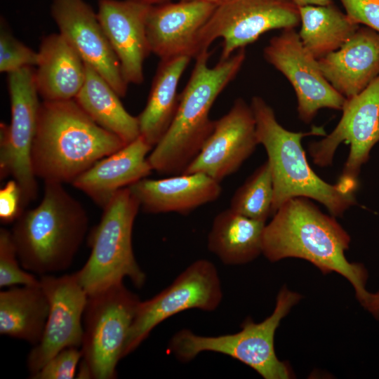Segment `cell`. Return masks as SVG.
Masks as SVG:
<instances>
[{"instance_id": "36", "label": "cell", "mask_w": 379, "mask_h": 379, "mask_svg": "<svg viewBox=\"0 0 379 379\" xmlns=\"http://www.w3.org/2000/svg\"><path fill=\"white\" fill-rule=\"evenodd\" d=\"M133 1H139V2H142L144 4L154 6V5H158V4H164L166 2L171 1L172 0H133Z\"/></svg>"}, {"instance_id": "18", "label": "cell", "mask_w": 379, "mask_h": 379, "mask_svg": "<svg viewBox=\"0 0 379 379\" xmlns=\"http://www.w3.org/2000/svg\"><path fill=\"white\" fill-rule=\"evenodd\" d=\"M217 4L197 1H168L152 6L147 20L151 53L160 60L182 55L196 58L199 31Z\"/></svg>"}, {"instance_id": "22", "label": "cell", "mask_w": 379, "mask_h": 379, "mask_svg": "<svg viewBox=\"0 0 379 379\" xmlns=\"http://www.w3.org/2000/svg\"><path fill=\"white\" fill-rule=\"evenodd\" d=\"M35 84L44 101L76 98L86 79V64L77 51L60 33L43 37L39 50Z\"/></svg>"}, {"instance_id": "19", "label": "cell", "mask_w": 379, "mask_h": 379, "mask_svg": "<svg viewBox=\"0 0 379 379\" xmlns=\"http://www.w3.org/2000/svg\"><path fill=\"white\" fill-rule=\"evenodd\" d=\"M152 149L140 135L96 161L77 176L72 185L103 208L119 190L152 173L153 170L147 157Z\"/></svg>"}, {"instance_id": "1", "label": "cell", "mask_w": 379, "mask_h": 379, "mask_svg": "<svg viewBox=\"0 0 379 379\" xmlns=\"http://www.w3.org/2000/svg\"><path fill=\"white\" fill-rule=\"evenodd\" d=\"M310 199L293 197L277 209L265 225L262 254L271 262L303 259L324 274H339L352 284L362 305L370 293L368 271L363 264L347 260L350 235L334 216L324 214Z\"/></svg>"}, {"instance_id": "29", "label": "cell", "mask_w": 379, "mask_h": 379, "mask_svg": "<svg viewBox=\"0 0 379 379\" xmlns=\"http://www.w3.org/2000/svg\"><path fill=\"white\" fill-rule=\"evenodd\" d=\"M39 279L21 266L11 232L0 230V287L39 285Z\"/></svg>"}, {"instance_id": "26", "label": "cell", "mask_w": 379, "mask_h": 379, "mask_svg": "<svg viewBox=\"0 0 379 379\" xmlns=\"http://www.w3.org/2000/svg\"><path fill=\"white\" fill-rule=\"evenodd\" d=\"M86 64L84 84L74 98L99 126L114 133L126 144L140 136L137 117L129 114L119 95L91 66Z\"/></svg>"}, {"instance_id": "21", "label": "cell", "mask_w": 379, "mask_h": 379, "mask_svg": "<svg viewBox=\"0 0 379 379\" xmlns=\"http://www.w3.org/2000/svg\"><path fill=\"white\" fill-rule=\"evenodd\" d=\"M149 213L187 214L218 199L220 182L203 173H181L162 179L142 178L129 187Z\"/></svg>"}, {"instance_id": "3", "label": "cell", "mask_w": 379, "mask_h": 379, "mask_svg": "<svg viewBox=\"0 0 379 379\" xmlns=\"http://www.w3.org/2000/svg\"><path fill=\"white\" fill-rule=\"evenodd\" d=\"M208 50L200 52L168 131L147 157L153 171L161 175L182 173L200 152L214 127L209 117L219 95L234 80L245 60V48L211 67Z\"/></svg>"}, {"instance_id": "6", "label": "cell", "mask_w": 379, "mask_h": 379, "mask_svg": "<svg viewBox=\"0 0 379 379\" xmlns=\"http://www.w3.org/2000/svg\"><path fill=\"white\" fill-rule=\"evenodd\" d=\"M301 298L300 293L283 286L272 313L262 321L255 323L248 318L239 331L217 336L197 335L183 328L171 337L168 353L182 362H189L204 352L220 353L248 366L265 379L293 378L289 364L276 354L274 335L281 320Z\"/></svg>"}, {"instance_id": "30", "label": "cell", "mask_w": 379, "mask_h": 379, "mask_svg": "<svg viewBox=\"0 0 379 379\" xmlns=\"http://www.w3.org/2000/svg\"><path fill=\"white\" fill-rule=\"evenodd\" d=\"M2 22L0 32V72L9 74L23 67L36 66L38 52L18 40L5 26L4 20Z\"/></svg>"}, {"instance_id": "13", "label": "cell", "mask_w": 379, "mask_h": 379, "mask_svg": "<svg viewBox=\"0 0 379 379\" xmlns=\"http://www.w3.org/2000/svg\"><path fill=\"white\" fill-rule=\"evenodd\" d=\"M263 56L292 85L302 121L310 123L322 108L343 109L346 98L324 77L317 60L304 47L295 29H283L274 36L265 47Z\"/></svg>"}, {"instance_id": "15", "label": "cell", "mask_w": 379, "mask_h": 379, "mask_svg": "<svg viewBox=\"0 0 379 379\" xmlns=\"http://www.w3.org/2000/svg\"><path fill=\"white\" fill-rule=\"evenodd\" d=\"M258 145L251 107L238 98L227 114L214 121L212 133L182 173H203L220 182L234 173Z\"/></svg>"}, {"instance_id": "17", "label": "cell", "mask_w": 379, "mask_h": 379, "mask_svg": "<svg viewBox=\"0 0 379 379\" xmlns=\"http://www.w3.org/2000/svg\"><path fill=\"white\" fill-rule=\"evenodd\" d=\"M97 15L128 84L144 81V62L151 53L147 20L152 5L133 0H98Z\"/></svg>"}, {"instance_id": "25", "label": "cell", "mask_w": 379, "mask_h": 379, "mask_svg": "<svg viewBox=\"0 0 379 379\" xmlns=\"http://www.w3.org/2000/svg\"><path fill=\"white\" fill-rule=\"evenodd\" d=\"M48 310V300L40 284L1 291L0 333L34 346L43 335Z\"/></svg>"}, {"instance_id": "4", "label": "cell", "mask_w": 379, "mask_h": 379, "mask_svg": "<svg viewBox=\"0 0 379 379\" xmlns=\"http://www.w3.org/2000/svg\"><path fill=\"white\" fill-rule=\"evenodd\" d=\"M88 222L85 208L62 183L46 182L39 204L24 211L11 231L22 268L39 276L69 268Z\"/></svg>"}, {"instance_id": "27", "label": "cell", "mask_w": 379, "mask_h": 379, "mask_svg": "<svg viewBox=\"0 0 379 379\" xmlns=\"http://www.w3.org/2000/svg\"><path fill=\"white\" fill-rule=\"evenodd\" d=\"M298 8L300 41L317 60L338 50L360 27L334 4Z\"/></svg>"}, {"instance_id": "34", "label": "cell", "mask_w": 379, "mask_h": 379, "mask_svg": "<svg viewBox=\"0 0 379 379\" xmlns=\"http://www.w3.org/2000/svg\"><path fill=\"white\" fill-rule=\"evenodd\" d=\"M372 317L379 321V289L375 293H370L366 300L362 305Z\"/></svg>"}, {"instance_id": "23", "label": "cell", "mask_w": 379, "mask_h": 379, "mask_svg": "<svg viewBox=\"0 0 379 379\" xmlns=\"http://www.w3.org/2000/svg\"><path fill=\"white\" fill-rule=\"evenodd\" d=\"M192 58L187 55L160 60L147 104L137 117L140 135L153 148L163 138L176 114L180 79Z\"/></svg>"}, {"instance_id": "35", "label": "cell", "mask_w": 379, "mask_h": 379, "mask_svg": "<svg viewBox=\"0 0 379 379\" xmlns=\"http://www.w3.org/2000/svg\"><path fill=\"white\" fill-rule=\"evenodd\" d=\"M298 7L307 5L326 6L333 4V0H291Z\"/></svg>"}, {"instance_id": "32", "label": "cell", "mask_w": 379, "mask_h": 379, "mask_svg": "<svg viewBox=\"0 0 379 379\" xmlns=\"http://www.w3.org/2000/svg\"><path fill=\"white\" fill-rule=\"evenodd\" d=\"M22 190L15 180H8L0 190V220L3 224L15 222L22 215Z\"/></svg>"}, {"instance_id": "7", "label": "cell", "mask_w": 379, "mask_h": 379, "mask_svg": "<svg viewBox=\"0 0 379 379\" xmlns=\"http://www.w3.org/2000/svg\"><path fill=\"white\" fill-rule=\"evenodd\" d=\"M140 203L129 187L119 190L103 208L100 222L88 237L91 254L74 272L88 295L128 278L137 288L144 286L146 274L134 255L132 234Z\"/></svg>"}, {"instance_id": "20", "label": "cell", "mask_w": 379, "mask_h": 379, "mask_svg": "<svg viewBox=\"0 0 379 379\" xmlns=\"http://www.w3.org/2000/svg\"><path fill=\"white\" fill-rule=\"evenodd\" d=\"M326 80L347 99L379 76V33L360 26L338 50L317 60Z\"/></svg>"}, {"instance_id": "10", "label": "cell", "mask_w": 379, "mask_h": 379, "mask_svg": "<svg viewBox=\"0 0 379 379\" xmlns=\"http://www.w3.org/2000/svg\"><path fill=\"white\" fill-rule=\"evenodd\" d=\"M300 24L299 8L291 0H222L199 32L197 53L222 39L220 60H224L267 32Z\"/></svg>"}, {"instance_id": "31", "label": "cell", "mask_w": 379, "mask_h": 379, "mask_svg": "<svg viewBox=\"0 0 379 379\" xmlns=\"http://www.w3.org/2000/svg\"><path fill=\"white\" fill-rule=\"evenodd\" d=\"M82 358L81 347H67L51 358L32 379H72L77 376V367Z\"/></svg>"}, {"instance_id": "14", "label": "cell", "mask_w": 379, "mask_h": 379, "mask_svg": "<svg viewBox=\"0 0 379 379\" xmlns=\"http://www.w3.org/2000/svg\"><path fill=\"white\" fill-rule=\"evenodd\" d=\"M39 281L48 298L49 310L41 339L27 357L29 376L61 350L81 347L82 319L88 297L74 273L60 277L42 275Z\"/></svg>"}, {"instance_id": "9", "label": "cell", "mask_w": 379, "mask_h": 379, "mask_svg": "<svg viewBox=\"0 0 379 379\" xmlns=\"http://www.w3.org/2000/svg\"><path fill=\"white\" fill-rule=\"evenodd\" d=\"M11 118L0 124V178L11 176L20 185L25 208L38 194L32 165V147L41 102L34 69L26 67L8 74Z\"/></svg>"}, {"instance_id": "11", "label": "cell", "mask_w": 379, "mask_h": 379, "mask_svg": "<svg viewBox=\"0 0 379 379\" xmlns=\"http://www.w3.org/2000/svg\"><path fill=\"white\" fill-rule=\"evenodd\" d=\"M222 297L219 274L214 264L206 259L192 262L168 287L150 299L140 302L123 357L135 351L164 320L191 309L214 311Z\"/></svg>"}, {"instance_id": "16", "label": "cell", "mask_w": 379, "mask_h": 379, "mask_svg": "<svg viewBox=\"0 0 379 379\" xmlns=\"http://www.w3.org/2000/svg\"><path fill=\"white\" fill-rule=\"evenodd\" d=\"M51 15L61 34L85 63L95 69L119 97H124L128 84L97 13L84 0H53Z\"/></svg>"}, {"instance_id": "24", "label": "cell", "mask_w": 379, "mask_h": 379, "mask_svg": "<svg viewBox=\"0 0 379 379\" xmlns=\"http://www.w3.org/2000/svg\"><path fill=\"white\" fill-rule=\"evenodd\" d=\"M266 222L248 218L232 209L220 212L208 235L207 246L227 265L248 263L262 253Z\"/></svg>"}, {"instance_id": "5", "label": "cell", "mask_w": 379, "mask_h": 379, "mask_svg": "<svg viewBox=\"0 0 379 379\" xmlns=\"http://www.w3.org/2000/svg\"><path fill=\"white\" fill-rule=\"evenodd\" d=\"M253 111L259 144L265 147L273 181L272 213L287 200L307 197L322 204L334 217H341L357 204L355 192L337 182L329 184L310 166L301 145L308 135H326L322 127L314 126L308 132H293L277 120L273 109L260 96H253Z\"/></svg>"}, {"instance_id": "33", "label": "cell", "mask_w": 379, "mask_h": 379, "mask_svg": "<svg viewBox=\"0 0 379 379\" xmlns=\"http://www.w3.org/2000/svg\"><path fill=\"white\" fill-rule=\"evenodd\" d=\"M347 15L379 33V0H340Z\"/></svg>"}, {"instance_id": "12", "label": "cell", "mask_w": 379, "mask_h": 379, "mask_svg": "<svg viewBox=\"0 0 379 379\" xmlns=\"http://www.w3.org/2000/svg\"><path fill=\"white\" fill-rule=\"evenodd\" d=\"M343 115L333 131L319 141L312 142L308 151L320 167L332 164L342 142L350 145V153L338 182L355 192L362 166L379 142V76L359 94L347 99Z\"/></svg>"}, {"instance_id": "37", "label": "cell", "mask_w": 379, "mask_h": 379, "mask_svg": "<svg viewBox=\"0 0 379 379\" xmlns=\"http://www.w3.org/2000/svg\"><path fill=\"white\" fill-rule=\"evenodd\" d=\"M180 1H205L208 3H212L215 4H218L220 3L222 0H180Z\"/></svg>"}, {"instance_id": "8", "label": "cell", "mask_w": 379, "mask_h": 379, "mask_svg": "<svg viewBox=\"0 0 379 379\" xmlns=\"http://www.w3.org/2000/svg\"><path fill=\"white\" fill-rule=\"evenodd\" d=\"M88 296L77 378L114 379L140 300L123 282Z\"/></svg>"}, {"instance_id": "2", "label": "cell", "mask_w": 379, "mask_h": 379, "mask_svg": "<svg viewBox=\"0 0 379 379\" xmlns=\"http://www.w3.org/2000/svg\"><path fill=\"white\" fill-rule=\"evenodd\" d=\"M126 143L95 123L74 99L41 102L31 159L36 178L71 182Z\"/></svg>"}, {"instance_id": "28", "label": "cell", "mask_w": 379, "mask_h": 379, "mask_svg": "<svg viewBox=\"0 0 379 379\" xmlns=\"http://www.w3.org/2000/svg\"><path fill=\"white\" fill-rule=\"evenodd\" d=\"M273 181L267 160L233 194L230 209L250 218L266 222L272 213Z\"/></svg>"}]
</instances>
